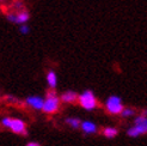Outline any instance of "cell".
Returning <instances> with one entry per match:
<instances>
[{"mask_svg": "<svg viewBox=\"0 0 147 146\" xmlns=\"http://www.w3.org/2000/svg\"><path fill=\"white\" fill-rule=\"evenodd\" d=\"M59 107H60V99L57 98V96L55 95L54 91H50L47 93V98L43 102V108L42 110L48 114H53L55 112L59 110Z\"/></svg>", "mask_w": 147, "mask_h": 146, "instance_id": "6da1fadb", "label": "cell"}, {"mask_svg": "<svg viewBox=\"0 0 147 146\" xmlns=\"http://www.w3.org/2000/svg\"><path fill=\"white\" fill-rule=\"evenodd\" d=\"M78 101H79L80 105H82L84 109H86V110H92V109H94L97 107V99L94 97L93 92L90 90L84 91L78 97Z\"/></svg>", "mask_w": 147, "mask_h": 146, "instance_id": "7a4b0ae2", "label": "cell"}, {"mask_svg": "<svg viewBox=\"0 0 147 146\" xmlns=\"http://www.w3.org/2000/svg\"><path fill=\"white\" fill-rule=\"evenodd\" d=\"M123 104H122V101L119 96H110L107 99V103H105V109L109 114H113V115H119L121 114V112L123 110Z\"/></svg>", "mask_w": 147, "mask_h": 146, "instance_id": "3957f363", "label": "cell"}, {"mask_svg": "<svg viewBox=\"0 0 147 146\" xmlns=\"http://www.w3.org/2000/svg\"><path fill=\"white\" fill-rule=\"evenodd\" d=\"M12 129V132L14 133H17V134H23V135H26V126H25V123L19 120V119H12L11 121V127Z\"/></svg>", "mask_w": 147, "mask_h": 146, "instance_id": "277c9868", "label": "cell"}, {"mask_svg": "<svg viewBox=\"0 0 147 146\" xmlns=\"http://www.w3.org/2000/svg\"><path fill=\"white\" fill-rule=\"evenodd\" d=\"M146 133H147V128L141 125H134L133 127L127 130V135L130 138H136L139 135H142Z\"/></svg>", "mask_w": 147, "mask_h": 146, "instance_id": "5b68a950", "label": "cell"}, {"mask_svg": "<svg viewBox=\"0 0 147 146\" xmlns=\"http://www.w3.org/2000/svg\"><path fill=\"white\" fill-rule=\"evenodd\" d=\"M43 102H45V99H42L38 96H30L26 98V103L34 109H36V110H41L43 108Z\"/></svg>", "mask_w": 147, "mask_h": 146, "instance_id": "8992f818", "label": "cell"}, {"mask_svg": "<svg viewBox=\"0 0 147 146\" xmlns=\"http://www.w3.org/2000/svg\"><path fill=\"white\" fill-rule=\"evenodd\" d=\"M82 129L85 134H94L97 132V126L94 125L93 122H90V121H84L82 122Z\"/></svg>", "mask_w": 147, "mask_h": 146, "instance_id": "52a82bcc", "label": "cell"}, {"mask_svg": "<svg viewBox=\"0 0 147 146\" xmlns=\"http://www.w3.org/2000/svg\"><path fill=\"white\" fill-rule=\"evenodd\" d=\"M78 95L76 92H73V91H67V92H65L62 93V96H61V99L63 102H67V103H73V102H77L78 101Z\"/></svg>", "mask_w": 147, "mask_h": 146, "instance_id": "ba28073f", "label": "cell"}, {"mask_svg": "<svg viewBox=\"0 0 147 146\" xmlns=\"http://www.w3.org/2000/svg\"><path fill=\"white\" fill-rule=\"evenodd\" d=\"M47 83L49 85L50 89H55L56 85H57V76L54 71H50L48 72L47 74Z\"/></svg>", "mask_w": 147, "mask_h": 146, "instance_id": "9c48e42d", "label": "cell"}, {"mask_svg": "<svg viewBox=\"0 0 147 146\" xmlns=\"http://www.w3.org/2000/svg\"><path fill=\"white\" fill-rule=\"evenodd\" d=\"M29 18H30V16L26 11H20L16 13V24H25Z\"/></svg>", "mask_w": 147, "mask_h": 146, "instance_id": "30bf717a", "label": "cell"}, {"mask_svg": "<svg viewBox=\"0 0 147 146\" xmlns=\"http://www.w3.org/2000/svg\"><path fill=\"white\" fill-rule=\"evenodd\" d=\"M103 134H104L107 138H115L117 134H119V130L114 127H107L104 130H103Z\"/></svg>", "mask_w": 147, "mask_h": 146, "instance_id": "8fae6325", "label": "cell"}, {"mask_svg": "<svg viewBox=\"0 0 147 146\" xmlns=\"http://www.w3.org/2000/svg\"><path fill=\"white\" fill-rule=\"evenodd\" d=\"M134 125H141V126L147 128V116L145 114L139 115L138 118L135 119V121H134Z\"/></svg>", "mask_w": 147, "mask_h": 146, "instance_id": "7c38bea8", "label": "cell"}, {"mask_svg": "<svg viewBox=\"0 0 147 146\" xmlns=\"http://www.w3.org/2000/svg\"><path fill=\"white\" fill-rule=\"evenodd\" d=\"M66 122H67L72 128H79L80 125H82L80 120H79V119H76V118H69V119L66 120Z\"/></svg>", "mask_w": 147, "mask_h": 146, "instance_id": "4fadbf2b", "label": "cell"}, {"mask_svg": "<svg viewBox=\"0 0 147 146\" xmlns=\"http://www.w3.org/2000/svg\"><path fill=\"white\" fill-rule=\"evenodd\" d=\"M121 115L123 118H130V116L135 115V110L131 108H123V110L121 112Z\"/></svg>", "mask_w": 147, "mask_h": 146, "instance_id": "5bb4252c", "label": "cell"}, {"mask_svg": "<svg viewBox=\"0 0 147 146\" xmlns=\"http://www.w3.org/2000/svg\"><path fill=\"white\" fill-rule=\"evenodd\" d=\"M19 31L23 34V35H26V34H29V31H30V28H29L26 24H20Z\"/></svg>", "mask_w": 147, "mask_h": 146, "instance_id": "9a60e30c", "label": "cell"}, {"mask_svg": "<svg viewBox=\"0 0 147 146\" xmlns=\"http://www.w3.org/2000/svg\"><path fill=\"white\" fill-rule=\"evenodd\" d=\"M11 121H12V119H10V118H4L3 121H1V123H3L4 127L10 128V127H11Z\"/></svg>", "mask_w": 147, "mask_h": 146, "instance_id": "2e32d148", "label": "cell"}, {"mask_svg": "<svg viewBox=\"0 0 147 146\" xmlns=\"http://www.w3.org/2000/svg\"><path fill=\"white\" fill-rule=\"evenodd\" d=\"M26 146H40V144H37V143H29V144H26Z\"/></svg>", "mask_w": 147, "mask_h": 146, "instance_id": "e0dca14e", "label": "cell"}, {"mask_svg": "<svg viewBox=\"0 0 147 146\" xmlns=\"http://www.w3.org/2000/svg\"><path fill=\"white\" fill-rule=\"evenodd\" d=\"M144 114H145V115H146V116H147V109H146V110H145V112H144Z\"/></svg>", "mask_w": 147, "mask_h": 146, "instance_id": "ac0fdd59", "label": "cell"}, {"mask_svg": "<svg viewBox=\"0 0 147 146\" xmlns=\"http://www.w3.org/2000/svg\"><path fill=\"white\" fill-rule=\"evenodd\" d=\"M0 1H3V0H0Z\"/></svg>", "mask_w": 147, "mask_h": 146, "instance_id": "d6986e66", "label": "cell"}]
</instances>
